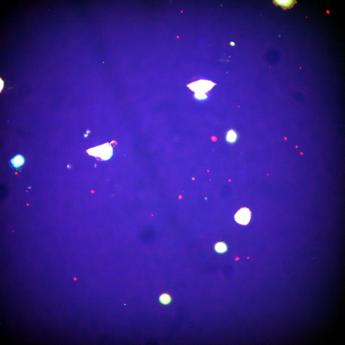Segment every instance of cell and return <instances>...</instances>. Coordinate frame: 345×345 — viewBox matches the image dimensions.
<instances>
[{
    "label": "cell",
    "mask_w": 345,
    "mask_h": 345,
    "mask_svg": "<svg viewBox=\"0 0 345 345\" xmlns=\"http://www.w3.org/2000/svg\"><path fill=\"white\" fill-rule=\"evenodd\" d=\"M3 84V82L2 81L1 79V90H2L3 88L4 85Z\"/></svg>",
    "instance_id": "cell-7"
},
{
    "label": "cell",
    "mask_w": 345,
    "mask_h": 345,
    "mask_svg": "<svg viewBox=\"0 0 345 345\" xmlns=\"http://www.w3.org/2000/svg\"><path fill=\"white\" fill-rule=\"evenodd\" d=\"M298 148V146H296V148Z\"/></svg>",
    "instance_id": "cell-10"
},
{
    "label": "cell",
    "mask_w": 345,
    "mask_h": 345,
    "mask_svg": "<svg viewBox=\"0 0 345 345\" xmlns=\"http://www.w3.org/2000/svg\"><path fill=\"white\" fill-rule=\"evenodd\" d=\"M251 217V212L246 208L240 210L234 216L236 222L242 225H247L250 221Z\"/></svg>",
    "instance_id": "cell-1"
},
{
    "label": "cell",
    "mask_w": 345,
    "mask_h": 345,
    "mask_svg": "<svg viewBox=\"0 0 345 345\" xmlns=\"http://www.w3.org/2000/svg\"><path fill=\"white\" fill-rule=\"evenodd\" d=\"M29 189H30V188H31V187H29Z\"/></svg>",
    "instance_id": "cell-11"
},
{
    "label": "cell",
    "mask_w": 345,
    "mask_h": 345,
    "mask_svg": "<svg viewBox=\"0 0 345 345\" xmlns=\"http://www.w3.org/2000/svg\"><path fill=\"white\" fill-rule=\"evenodd\" d=\"M230 45L232 46H235V44L234 42H232L230 43Z\"/></svg>",
    "instance_id": "cell-8"
},
{
    "label": "cell",
    "mask_w": 345,
    "mask_h": 345,
    "mask_svg": "<svg viewBox=\"0 0 345 345\" xmlns=\"http://www.w3.org/2000/svg\"><path fill=\"white\" fill-rule=\"evenodd\" d=\"M214 249L215 251L217 253L223 254L228 250V246L224 242H219L215 244Z\"/></svg>",
    "instance_id": "cell-4"
},
{
    "label": "cell",
    "mask_w": 345,
    "mask_h": 345,
    "mask_svg": "<svg viewBox=\"0 0 345 345\" xmlns=\"http://www.w3.org/2000/svg\"><path fill=\"white\" fill-rule=\"evenodd\" d=\"M25 162V159L21 155H17L11 160L12 166L14 168L17 169L22 166Z\"/></svg>",
    "instance_id": "cell-3"
},
{
    "label": "cell",
    "mask_w": 345,
    "mask_h": 345,
    "mask_svg": "<svg viewBox=\"0 0 345 345\" xmlns=\"http://www.w3.org/2000/svg\"><path fill=\"white\" fill-rule=\"evenodd\" d=\"M273 3L277 6L280 7L284 10L290 9L297 3L296 0H273Z\"/></svg>",
    "instance_id": "cell-2"
},
{
    "label": "cell",
    "mask_w": 345,
    "mask_h": 345,
    "mask_svg": "<svg viewBox=\"0 0 345 345\" xmlns=\"http://www.w3.org/2000/svg\"><path fill=\"white\" fill-rule=\"evenodd\" d=\"M159 299L161 304L168 305L171 303L172 299L171 295L169 294L163 293L159 296Z\"/></svg>",
    "instance_id": "cell-5"
},
{
    "label": "cell",
    "mask_w": 345,
    "mask_h": 345,
    "mask_svg": "<svg viewBox=\"0 0 345 345\" xmlns=\"http://www.w3.org/2000/svg\"><path fill=\"white\" fill-rule=\"evenodd\" d=\"M301 155H303V153H301Z\"/></svg>",
    "instance_id": "cell-9"
},
{
    "label": "cell",
    "mask_w": 345,
    "mask_h": 345,
    "mask_svg": "<svg viewBox=\"0 0 345 345\" xmlns=\"http://www.w3.org/2000/svg\"><path fill=\"white\" fill-rule=\"evenodd\" d=\"M238 137L237 133L235 131L231 130L229 131L226 135V141L229 143H234L236 141Z\"/></svg>",
    "instance_id": "cell-6"
}]
</instances>
